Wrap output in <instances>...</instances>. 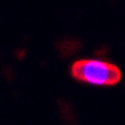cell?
Returning a JSON list of instances; mask_svg holds the SVG:
<instances>
[{"label": "cell", "mask_w": 125, "mask_h": 125, "mask_svg": "<svg viewBox=\"0 0 125 125\" xmlns=\"http://www.w3.org/2000/svg\"><path fill=\"white\" fill-rule=\"evenodd\" d=\"M56 48H58L59 53L61 55L68 56V55H70L68 49H70V51L73 53V51H75L79 48V43H78L76 40H74V39H66V40H62L61 43H58L56 44Z\"/></svg>", "instance_id": "cell-2"}, {"label": "cell", "mask_w": 125, "mask_h": 125, "mask_svg": "<svg viewBox=\"0 0 125 125\" xmlns=\"http://www.w3.org/2000/svg\"><path fill=\"white\" fill-rule=\"evenodd\" d=\"M70 71L74 79L93 85H114L121 78L120 69L116 65L95 59L76 60L73 62Z\"/></svg>", "instance_id": "cell-1"}]
</instances>
